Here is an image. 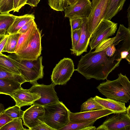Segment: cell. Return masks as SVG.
<instances>
[{
	"mask_svg": "<svg viewBox=\"0 0 130 130\" xmlns=\"http://www.w3.org/2000/svg\"><path fill=\"white\" fill-rule=\"evenodd\" d=\"M122 59L116 57L108 56L104 50L95 52L90 50L84 56H82L75 70L87 79L93 78L104 80L119 66Z\"/></svg>",
	"mask_w": 130,
	"mask_h": 130,
	"instance_id": "6da1fadb",
	"label": "cell"
},
{
	"mask_svg": "<svg viewBox=\"0 0 130 130\" xmlns=\"http://www.w3.org/2000/svg\"><path fill=\"white\" fill-rule=\"evenodd\" d=\"M116 79L100 84L96 87L98 91L107 98L127 103L130 99V82L126 75L120 73Z\"/></svg>",
	"mask_w": 130,
	"mask_h": 130,
	"instance_id": "7a4b0ae2",
	"label": "cell"
},
{
	"mask_svg": "<svg viewBox=\"0 0 130 130\" xmlns=\"http://www.w3.org/2000/svg\"><path fill=\"white\" fill-rule=\"evenodd\" d=\"M44 107V122L54 130H60L69 122L70 111L62 102Z\"/></svg>",
	"mask_w": 130,
	"mask_h": 130,
	"instance_id": "3957f363",
	"label": "cell"
},
{
	"mask_svg": "<svg viewBox=\"0 0 130 130\" xmlns=\"http://www.w3.org/2000/svg\"><path fill=\"white\" fill-rule=\"evenodd\" d=\"M8 58L20 70L21 75L26 82L31 84L42 78L43 76L42 56L35 60H20L15 56L6 55Z\"/></svg>",
	"mask_w": 130,
	"mask_h": 130,
	"instance_id": "277c9868",
	"label": "cell"
},
{
	"mask_svg": "<svg viewBox=\"0 0 130 130\" xmlns=\"http://www.w3.org/2000/svg\"><path fill=\"white\" fill-rule=\"evenodd\" d=\"M117 27V23L103 19L90 37L89 45L91 50L95 49L102 41L114 35Z\"/></svg>",
	"mask_w": 130,
	"mask_h": 130,
	"instance_id": "5b68a950",
	"label": "cell"
},
{
	"mask_svg": "<svg viewBox=\"0 0 130 130\" xmlns=\"http://www.w3.org/2000/svg\"><path fill=\"white\" fill-rule=\"evenodd\" d=\"M75 70L72 60L69 58H64L53 69L51 76L52 83L55 85L66 84Z\"/></svg>",
	"mask_w": 130,
	"mask_h": 130,
	"instance_id": "8992f818",
	"label": "cell"
},
{
	"mask_svg": "<svg viewBox=\"0 0 130 130\" xmlns=\"http://www.w3.org/2000/svg\"><path fill=\"white\" fill-rule=\"evenodd\" d=\"M109 1L110 0H92L91 11L87 18L90 38L101 21L104 18Z\"/></svg>",
	"mask_w": 130,
	"mask_h": 130,
	"instance_id": "52a82bcc",
	"label": "cell"
},
{
	"mask_svg": "<svg viewBox=\"0 0 130 130\" xmlns=\"http://www.w3.org/2000/svg\"><path fill=\"white\" fill-rule=\"evenodd\" d=\"M32 86L29 89L32 92L39 94L41 97L35 101L33 104L43 106L59 101L55 90V85L53 83L49 85L38 84L36 81L31 84Z\"/></svg>",
	"mask_w": 130,
	"mask_h": 130,
	"instance_id": "ba28073f",
	"label": "cell"
},
{
	"mask_svg": "<svg viewBox=\"0 0 130 130\" xmlns=\"http://www.w3.org/2000/svg\"><path fill=\"white\" fill-rule=\"evenodd\" d=\"M96 130H130V115L126 111L107 117Z\"/></svg>",
	"mask_w": 130,
	"mask_h": 130,
	"instance_id": "9c48e42d",
	"label": "cell"
},
{
	"mask_svg": "<svg viewBox=\"0 0 130 130\" xmlns=\"http://www.w3.org/2000/svg\"><path fill=\"white\" fill-rule=\"evenodd\" d=\"M41 31L38 28L25 49L15 57L20 60H33L37 59L41 54Z\"/></svg>",
	"mask_w": 130,
	"mask_h": 130,
	"instance_id": "30bf717a",
	"label": "cell"
},
{
	"mask_svg": "<svg viewBox=\"0 0 130 130\" xmlns=\"http://www.w3.org/2000/svg\"><path fill=\"white\" fill-rule=\"evenodd\" d=\"M44 106L37 104L31 105L24 111L22 117L23 124L31 128L44 122Z\"/></svg>",
	"mask_w": 130,
	"mask_h": 130,
	"instance_id": "8fae6325",
	"label": "cell"
},
{
	"mask_svg": "<svg viewBox=\"0 0 130 130\" xmlns=\"http://www.w3.org/2000/svg\"><path fill=\"white\" fill-rule=\"evenodd\" d=\"M91 7L92 3L90 0H77L65 8L64 17L87 18L90 13Z\"/></svg>",
	"mask_w": 130,
	"mask_h": 130,
	"instance_id": "7c38bea8",
	"label": "cell"
},
{
	"mask_svg": "<svg viewBox=\"0 0 130 130\" xmlns=\"http://www.w3.org/2000/svg\"><path fill=\"white\" fill-rule=\"evenodd\" d=\"M114 113L112 111L106 109L76 113L70 111L69 120L70 122L74 123L84 122L92 120H97Z\"/></svg>",
	"mask_w": 130,
	"mask_h": 130,
	"instance_id": "4fadbf2b",
	"label": "cell"
},
{
	"mask_svg": "<svg viewBox=\"0 0 130 130\" xmlns=\"http://www.w3.org/2000/svg\"><path fill=\"white\" fill-rule=\"evenodd\" d=\"M112 43L118 54L125 51H130V29L120 24L116 36L112 38Z\"/></svg>",
	"mask_w": 130,
	"mask_h": 130,
	"instance_id": "5bb4252c",
	"label": "cell"
},
{
	"mask_svg": "<svg viewBox=\"0 0 130 130\" xmlns=\"http://www.w3.org/2000/svg\"><path fill=\"white\" fill-rule=\"evenodd\" d=\"M15 102V105L20 107L31 105L41 97L37 93L31 92L29 89H24L21 87L10 95Z\"/></svg>",
	"mask_w": 130,
	"mask_h": 130,
	"instance_id": "9a60e30c",
	"label": "cell"
},
{
	"mask_svg": "<svg viewBox=\"0 0 130 130\" xmlns=\"http://www.w3.org/2000/svg\"><path fill=\"white\" fill-rule=\"evenodd\" d=\"M87 18H83L81 28V34L79 41L76 46L70 49L72 54L79 56L84 52H87L89 45L90 36L88 30Z\"/></svg>",
	"mask_w": 130,
	"mask_h": 130,
	"instance_id": "2e32d148",
	"label": "cell"
},
{
	"mask_svg": "<svg viewBox=\"0 0 130 130\" xmlns=\"http://www.w3.org/2000/svg\"><path fill=\"white\" fill-rule=\"evenodd\" d=\"M93 98L104 109L112 111L114 113L122 112L126 111V107L124 102L107 98H103L98 96H96Z\"/></svg>",
	"mask_w": 130,
	"mask_h": 130,
	"instance_id": "e0dca14e",
	"label": "cell"
},
{
	"mask_svg": "<svg viewBox=\"0 0 130 130\" xmlns=\"http://www.w3.org/2000/svg\"><path fill=\"white\" fill-rule=\"evenodd\" d=\"M37 28V25L34 20L26 33L20 34L17 45L14 53L15 55L20 53L25 49Z\"/></svg>",
	"mask_w": 130,
	"mask_h": 130,
	"instance_id": "ac0fdd59",
	"label": "cell"
},
{
	"mask_svg": "<svg viewBox=\"0 0 130 130\" xmlns=\"http://www.w3.org/2000/svg\"><path fill=\"white\" fill-rule=\"evenodd\" d=\"M33 14H28L20 16H16L13 22L7 30L9 35L17 33L18 30L26 23L32 19H35Z\"/></svg>",
	"mask_w": 130,
	"mask_h": 130,
	"instance_id": "d6986e66",
	"label": "cell"
},
{
	"mask_svg": "<svg viewBox=\"0 0 130 130\" xmlns=\"http://www.w3.org/2000/svg\"><path fill=\"white\" fill-rule=\"evenodd\" d=\"M22 84L12 79L0 78V94L10 96L21 87Z\"/></svg>",
	"mask_w": 130,
	"mask_h": 130,
	"instance_id": "ffe728a7",
	"label": "cell"
},
{
	"mask_svg": "<svg viewBox=\"0 0 130 130\" xmlns=\"http://www.w3.org/2000/svg\"><path fill=\"white\" fill-rule=\"evenodd\" d=\"M112 40V38H108L104 40L97 46L94 52L104 50L107 55L109 57L115 56L121 58V56L117 52L116 48L113 43Z\"/></svg>",
	"mask_w": 130,
	"mask_h": 130,
	"instance_id": "44dd1931",
	"label": "cell"
},
{
	"mask_svg": "<svg viewBox=\"0 0 130 130\" xmlns=\"http://www.w3.org/2000/svg\"><path fill=\"white\" fill-rule=\"evenodd\" d=\"M126 0H110L104 19L110 20L122 9Z\"/></svg>",
	"mask_w": 130,
	"mask_h": 130,
	"instance_id": "7402d4cb",
	"label": "cell"
},
{
	"mask_svg": "<svg viewBox=\"0 0 130 130\" xmlns=\"http://www.w3.org/2000/svg\"><path fill=\"white\" fill-rule=\"evenodd\" d=\"M97 120H92L82 123H74L70 121L69 123L60 130H95L96 127L93 126Z\"/></svg>",
	"mask_w": 130,
	"mask_h": 130,
	"instance_id": "603a6c76",
	"label": "cell"
},
{
	"mask_svg": "<svg viewBox=\"0 0 130 130\" xmlns=\"http://www.w3.org/2000/svg\"><path fill=\"white\" fill-rule=\"evenodd\" d=\"M16 16L8 13H0V35L6 34L7 30L12 24Z\"/></svg>",
	"mask_w": 130,
	"mask_h": 130,
	"instance_id": "cb8c5ba5",
	"label": "cell"
},
{
	"mask_svg": "<svg viewBox=\"0 0 130 130\" xmlns=\"http://www.w3.org/2000/svg\"><path fill=\"white\" fill-rule=\"evenodd\" d=\"M0 68L9 72L21 75L19 69L2 53H0Z\"/></svg>",
	"mask_w": 130,
	"mask_h": 130,
	"instance_id": "d4e9b609",
	"label": "cell"
},
{
	"mask_svg": "<svg viewBox=\"0 0 130 130\" xmlns=\"http://www.w3.org/2000/svg\"><path fill=\"white\" fill-rule=\"evenodd\" d=\"M20 35L16 33L9 35L5 46L2 53L7 52L14 53L17 47Z\"/></svg>",
	"mask_w": 130,
	"mask_h": 130,
	"instance_id": "484cf974",
	"label": "cell"
},
{
	"mask_svg": "<svg viewBox=\"0 0 130 130\" xmlns=\"http://www.w3.org/2000/svg\"><path fill=\"white\" fill-rule=\"evenodd\" d=\"M80 112L91 111L104 109V108L96 102L93 98L88 99L81 106Z\"/></svg>",
	"mask_w": 130,
	"mask_h": 130,
	"instance_id": "4316f807",
	"label": "cell"
},
{
	"mask_svg": "<svg viewBox=\"0 0 130 130\" xmlns=\"http://www.w3.org/2000/svg\"><path fill=\"white\" fill-rule=\"evenodd\" d=\"M23 126L21 119L17 118L13 119L3 126L0 130H25Z\"/></svg>",
	"mask_w": 130,
	"mask_h": 130,
	"instance_id": "83f0119b",
	"label": "cell"
},
{
	"mask_svg": "<svg viewBox=\"0 0 130 130\" xmlns=\"http://www.w3.org/2000/svg\"><path fill=\"white\" fill-rule=\"evenodd\" d=\"M0 78L12 79L22 84L26 82L21 75L9 72L1 68H0Z\"/></svg>",
	"mask_w": 130,
	"mask_h": 130,
	"instance_id": "f1b7e54d",
	"label": "cell"
},
{
	"mask_svg": "<svg viewBox=\"0 0 130 130\" xmlns=\"http://www.w3.org/2000/svg\"><path fill=\"white\" fill-rule=\"evenodd\" d=\"M23 112L20 107L16 105L8 107L3 111L13 119L17 118L22 119Z\"/></svg>",
	"mask_w": 130,
	"mask_h": 130,
	"instance_id": "f546056e",
	"label": "cell"
},
{
	"mask_svg": "<svg viewBox=\"0 0 130 130\" xmlns=\"http://www.w3.org/2000/svg\"><path fill=\"white\" fill-rule=\"evenodd\" d=\"M51 8L57 11H64L65 8L69 6L68 0H48Z\"/></svg>",
	"mask_w": 130,
	"mask_h": 130,
	"instance_id": "4dcf8cb0",
	"label": "cell"
},
{
	"mask_svg": "<svg viewBox=\"0 0 130 130\" xmlns=\"http://www.w3.org/2000/svg\"><path fill=\"white\" fill-rule=\"evenodd\" d=\"M13 10V0H0V13H9Z\"/></svg>",
	"mask_w": 130,
	"mask_h": 130,
	"instance_id": "1f68e13d",
	"label": "cell"
},
{
	"mask_svg": "<svg viewBox=\"0 0 130 130\" xmlns=\"http://www.w3.org/2000/svg\"><path fill=\"white\" fill-rule=\"evenodd\" d=\"M71 27V31L81 28L83 22V18L73 17L69 18Z\"/></svg>",
	"mask_w": 130,
	"mask_h": 130,
	"instance_id": "d6a6232c",
	"label": "cell"
},
{
	"mask_svg": "<svg viewBox=\"0 0 130 130\" xmlns=\"http://www.w3.org/2000/svg\"><path fill=\"white\" fill-rule=\"evenodd\" d=\"M81 28L73 31H71L72 46L73 49L77 44L81 34Z\"/></svg>",
	"mask_w": 130,
	"mask_h": 130,
	"instance_id": "836d02e7",
	"label": "cell"
},
{
	"mask_svg": "<svg viewBox=\"0 0 130 130\" xmlns=\"http://www.w3.org/2000/svg\"><path fill=\"white\" fill-rule=\"evenodd\" d=\"M27 0H13L14 12H19L20 9L26 4Z\"/></svg>",
	"mask_w": 130,
	"mask_h": 130,
	"instance_id": "e575fe53",
	"label": "cell"
},
{
	"mask_svg": "<svg viewBox=\"0 0 130 130\" xmlns=\"http://www.w3.org/2000/svg\"><path fill=\"white\" fill-rule=\"evenodd\" d=\"M13 120L3 112L0 115V129L4 125Z\"/></svg>",
	"mask_w": 130,
	"mask_h": 130,
	"instance_id": "d590c367",
	"label": "cell"
},
{
	"mask_svg": "<svg viewBox=\"0 0 130 130\" xmlns=\"http://www.w3.org/2000/svg\"><path fill=\"white\" fill-rule=\"evenodd\" d=\"M29 130H54V129L49 126L44 122L38 124L34 127Z\"/></svg>",
	"mask_w": 130,
	"mask_h": 130,
	"instance_id": "8d00e7d4",
	"label": "cell"
},
{
	"mask_svg": "<svg viewBox=\"0 0 130 130\" xmlns=\"http://www.w3.org/2000/svg\"><path fill=\"white\" fill-rule=\"evenodd\" d=\"M34 20V19H32L27 22L18 30L17 33L21 34L26 33L28 30Z\"/></svg>",
	"mask_w": 130,
	"mask_h": 130,
	"instance_id": "74e56055",
	"label": "cell"
},
{
	"mask_svg": "<svg viewBox=\"0 0 130 130\" xmlns=\"http://www.w3.org/2000/svg\"><path fill=\"white\" fill-rule=\"evenodd\" d=\"M9 35L6 34L0 42V53H2V51L7 41Z\"/></svg>",
	"mask_w": 130,
	"mask_h": 130,
	"instance_id": "f35d334b",
	"label": "cell"
},
{
	"mask_svg": "<svg viewBox=\"0 0 130 130\" xmlns=\"http://www.w3.org/2000/svg\"><path fill=\"white\" fill-rule=\"evenodd\" d=\"M26 4L32 7H37L38 5L36 0H27Z\"/></svg>",
	"mask_w": 130,
	"mask_h": 130,
	"instance_id": "ab89813d",
	"label": "cell"
},
{
	"mask_svg": "<svg viewBox=\"0 0 130 130\" xmlns=\"http://www.w3.org/2000/svg\"><path fill=\"white\" fill-rule=\"evenodd\" d=\"M130 6L129 5L128 9L127 10V12H128V14L127 15V18L128 20V28L130 29Z\"/></svg>",
	"mask_w": 130,
	"mask_h": 130,
	"instance_id": "60d3db41",
	"label": "cell"
},
{
	"mask_svg": "<svg viewBox=\"0 0 130 130\" xmlns=\"http://www.w3.org/2000/svg\"><path fill=\"white\" fill-rule=\"evenodd\" d=\"M5 110V107L4 105L2 103H0V115Z\"/></svg>",
	"mask_w": 130,
	"mask_h": 130,
	"instance_id": "b9f144b4",
	"label": "cell"
},
{
	"mask_svg": "<svg viewBox=\"0 0 130 130\" xmlns=\"http://www.w3.org/2000/svg\"><path fill=\"white\" fill-rule=\"evenodd\" d=\"M77 0H68L69 5H70L74 3Z\"/></svg>",
	"mask_w": 130,
	"mask_h": 130,
	"instance_id": "7bdbcfd3",
	"label": "cell"
},
{
	"mask_svg": "<svg viewBox=\"0 0 130 130\" xmlns=\"http://www.w3.org/2000/svg\"><path fill=\"white\" fill-rule=\"evenodd\" d=\"M130 105H129L128 106L127 108H126V111L127 113L129 115H130Z\"/></svg>",
	"mask_w": 130,
	"mask_h": 130,
	"instance_id": "ee69618b",
	"label": "cell"
},
{
	"mask_svg": "<svg viewBox=\"0 0 130 130\" xmlns=\"http://www.w3.org/2000/svg\"><path fill=\"white\" fill-rule=\"evenodd\" d=\"M4 35H2L0 36V42L2 40Z\"/></svg>",
	"mask_w": 130,
	"mask_h": 130,
	"instance_id": "f6af8a7d",
	"label": "cell"
},
{
	"mask_svg": "<svg viewBox=\"0 0 130 130\" xmlns=\"http://www.w3.org/2000/svg\"><path fill=\"white\" fill-rule=\"evenodd\" d=\"M37 4L38 5L39 3L40 2V0H36Z\"/></svg>",
	"mask_w": 130,
	"mask_h": 130,
	"instance_id": "bcb514c9",
	"label": "cell"
},
{
	"mask_svg": "<svg viewBox=\"0 0 130 130\" xmlns=\"http://www.w3.org/2000/svg\"><path fill=\"white\" fill-rule=\"evenodd\" d=\"M1 36V35H0V36Z\"/></svg>",
	"mask_w": 130,
	"mask_h": 130,
	"instance_id": "7dc6e473",
	"label": "cell"
},
{
	"mask_svg": "<svg viewBox=\"0 0 130 130\" xmlns=\"http://www.w3.org/2000/svg\"></svg>",
	"mask_w": 130,
	"mask_h": 130,
	"instance_id": "c3c4849f",
	"label": "cell"
}]
</instances>
